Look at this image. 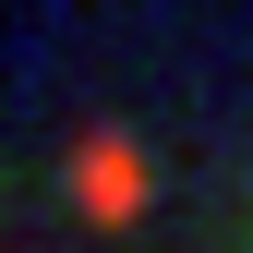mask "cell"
Returning <instances> with one entry per match:
<instances>
[{"instance_id":"1","label":"cell","mask_w":253,"mask_h":253,"mask_svg":"<svg viewBox=\"0 0 253 253\" xmlns=\"http://www.w3.org/2000/svg\"><path fill=\"white\" fill-rule=\"evenodd\" d=\"M73 193H84V217H133L145 205V157L133 145H84L73 157Z\"/></svg>"}]
</instances>
